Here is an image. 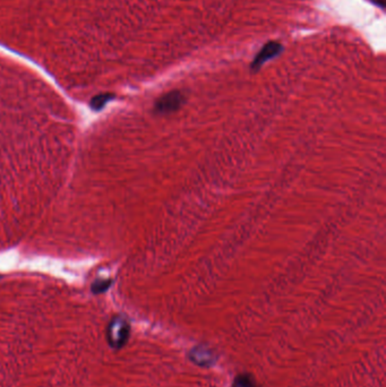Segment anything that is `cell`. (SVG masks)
Listing matches in <instances>:
<instances>
[{
	"label": "cell",
	"instance_id": "cell-1",
	"mask_svg": "<svg viewBox=\"0 0 386 387\" xmlns=\"http://www.w3.org/2000/svg\"><path fill=\"white\" fill-rule=\"evenodd\" d=\"M131 334V325L122 316H116L107 327V341L114 350H119L127 343Z\"/></svg>",
	"mask_w": 386,
	"mask_h": 387
},
{
	"label": "cell",
	"instance_id": "cell-2",
	"mask_svg": "<svg viewBox=\"0 0 386 387\" xmlns=\"http://www.w3.org/2000/svg\"><path fill=\"white\" fill-rule=\"evenodd\" d=\"M186 97L180 91H171L162 95L155 102L154 110L157 114H172L178 111L185 103Z\"/></svg>",
	"mask_w": 386,
	"mask_h": 387
},
{
	"label": "cell",
	"instance_id": "cell-3",
	"mask_svg": "<svg viewBox=\"0 0 386 387\" xmlns=\"http://www.w3.org/2000/svg\"><path fill=\"white\" fill-rule=\"evenodd\" d=\"M283 46L280 42L276 41H270L265 43L264 46L259 50V52L256 55V57L252 60L250 65V69L252 71H258L263 67V65L268 63V61L274 59L277 56H280L283 51Z\"/></svg>",
	"mask_w": 386,
	"mask_h": 387
},
{
	"label": "cell",
	"instance_id": "cell-4",
	"mask_svg": "<svg viewBox=\"0 0 386 387\" xmlns=\"http://www.w3.org/2000/svg\"><path fill=\"white\" fill-rule=\"evenodd\" d=\"M190 359L200 366H210L215 363V358L213 351L208 350L205 346H197L190 353Z\"/></svg>",
	"mask_w": 386,
	"mask_h": 387
},
{
	"label": "cell",
	"instance_id": "cell-5",
	"mask_svg": "<svg viewBox=\"0 0 386 387\" xmlns=\"http://www.w3.org/2000/svg\"><path fill=\"white\" fill-rule=\"evenodd\" d=\"M231 387H258V385L250 375L243 374L234 378Z\"/></svg>",
	"mask_w": 386,
	"mask_h": 387
},
{
	"label": "cell",
	"instance_id": "cell-6",
	"mask_svg": "<svg viewBox=\"0 0 386 387\" xmlns=\"http://www.w3.org/2000/svg\"><path fill=\"white\" fill-rule=\"evenodd\" d=\"M111 99H113V95H110V94H101V95L93 99L91 107L96 111L101 110Z\"/></svg>",
	"mask_w": 386,
	"mask_h": 387
},
{
	"label": "cell",
	"instance_id": "cell-7",
	"mask_svg": "<svg viewBox=\"0 0 386 387\" xmlns=\"http://www.w3.org/2000/svg\"><path fill=\"white\" fill-rule=\"evenodd\" d=\"M111 281L110 280H100L94 282V284L92 285V291L94 294H102V292L107 291L110 288Z\"/></svg>",
	"mask_w": 386,
	"mask_h": 387
},
{
	"label": "cell",
	"instance_id": "cell-8",
	"mask_svg": "<svg viewBox=\"0 0 386 387\" xmlns=\"http://www.w3.org/2000/svg\"><path fill=\"white\" fill-rule=\"evenodd\" d=\"M370 1L382 9L385 8V0H370Z\"/></svg>",
	"mask_w": 386,
	"mask_h": 387
}]
</instances>
